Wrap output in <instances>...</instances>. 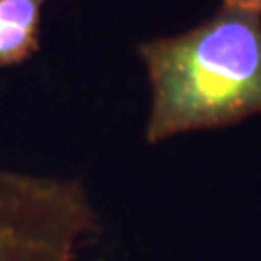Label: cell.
<instances>
[{"label":"cell","instance_id":"obj_1","mask_svg":"<svg viewBox=\"0 0 261 261\" xmlns=\"http://www.w3.org/2000/svg\"><path fill=\"white\" fill-rule=\"evenodd\" d=\"M259 15L224 5L189 33L141 46L153 95L148 141L261 112Z\"/></svg>","mask_w":261,"mask_h":261},{"label":"cell","instance_id":"obj_2","mask_svg":"<svg viewBox=\"0 0 261 261\" xmlns=\"http://www.w3.org/2000/svg\"><path fill=\"white\" fill-rule=\"evenodd\" d=\"M46 0H0V68L39 49L41 9Z\"/></svg>","mask_w":261,"mask_h":261},{"label":"cell","instance_id":"obj_3","mask_svg":"<svg viewBox=\"0 0 261 261\" xmlns=\"http://www.w3.org/2000/svg\"><path fill=\"white\" fill-rule=\"evenodd\" d=\"M226 7H234V9H241L248 10V12L261 14V0H224Z\"/></svg>","mask_w":261,"mask_h":261}]
</instances>
